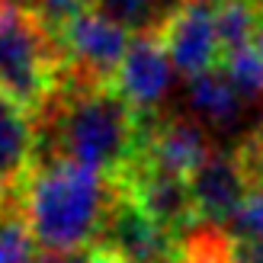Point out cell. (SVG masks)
Segmentation results:
<instances>
[{"label": "cell", "instance_id": "obj_1", "mask_svg": "<svg viewBox=\"0 0 263 263\" xmlns=\"http://www.w3.org/2000/svg\"><path fill=\"white\" fill-rule=\"evenodd\" d=\"M35 164L68 161L119 180L135 164L141 144V116L116 93L61 74L58 90L35 112Z\"/></svg>", "mask_w": 263, "mask_h": 263}, {"label": "cell", "instance_id": "obj_2", "mask_svg": "<svg viewBox=\"0 0 263 263\" xmlns=\"http://www.w3.org/2000/svg\"><path fill=\"white\" fill-rule=\"evenodd\" d=\"M20 196L35 244L45 254H77L97 247L119 180L68 161H45L32 167Z\"/></svg>", "mask_w": 263, "mask_h": 263}, {"label": "cell", "instance_id": "obj_3", "mask_svg": "<svg viewBox=\"0 0 263 263\" xmlns=\"http://www.w3.org/2000/svg\"><path fill=\"white\" fill-rule=\"evenodd\" d=\"M61 74L58 32L29 4L0 0V90L35 116L58 90Z\"/></svg>", "mask_w": 263, "mask_h": 263}, {"label": "cell", "instance_id": "obj_4", "mask_svg": "<svg viewBox=\"0 0 263 263\" xmlns=\"http://www.w3.org/2000/svg\"><path fill=\"white\" fill-rule=\"evenodd\" d=\"M61 55H64V77L97 87H112L116 71L128 51L132 32L106 16L100 7L74 16L58 29Z\"/></svg>", "mask_w": 263, "mask_h": 263}, {"label": "cell", "instance_id": "obj_5", "mask_svg": "<svg viewBox=\"0 0 263 263\" xmlns=\"http://www.w3.org/2000/svg\"><path fill=\"white\" fill-rule=\"evenodd\" d=\"M97 251L122 263H180L183 257L180 241L170 231H164L132 199L122 183H119V196H116L106 221H103Z\"/></svg>", "mask_w": 263, "mask_h": 263}, {"label": "cell", "instance_id": "obj_6", "mask_svg": "<svg viewBox=\"0 0 263 263\" xmlns=\"http://www.w3.org/2000/svg\"><path fill=\"white\" fill-rule=\"evenodd\" d=\"M212 138L190 116H148L141 119V144L135 164H144L161 174L190 180L209 157H212Z\"/></svg>", "mask_w": 263, "mask_h": 263}, {"label": "cell", "instance_id": "obj_7", "mask_svg": "<svg viewBox=\"0 0 263 263\" xmlns=\"http://www.w3.org/2000/svg\"><path fill=\"white\" fill-rule=\"evenodd\" d=\"M215 7L218 4H209V0H183L157 29L167 48V58L186 81L205 71H215L221 64Z\"/></svg>", "mask_w": 263, "mask_h": 263}, {"label": "cell", "instance_id": "obj_8", "mask_svg": "<svg viewBox=\"0 0 263 263\" xmlns=\"http://www.w3.org/2000/svg\"><path fill=\"white\" fill-rule=\"evenodd\" d=\"M174 61L167 58V48L157 32H135L128 42V51L116 71V93H119L141 119L157 116L161 103L174 87Z\"/></svg>", "mask_w": 263, "mask_h": 263}, {"label": "cell", "instance_id": "obj_9", "mask_svg": "<svg viewBox=\"0 0 263 263\" xmlns=\"http://www.w3.org/2000/svg\"><path fill=\"white\" fill-rule=\"evenodd\" d=\"M186 183H190V196H193L199 225L221 228V231L231 225V218L238 215V209L251 193L238 151H212V157Z\"/></svg>", "mask_w": 263, "mask_h": 263}, {"label": "cell", "instance_id": "obj_10", "mask_svg": "<svg viewBox=\"0 0 263 263\" xmlns=\"http://www.w3.org/2000/svg\"><path fill=\"white\" fill-rule=\"evenodd\" d=\"M39 154L35 116L0 90V196L26 186Z\"/></svg>", "mask_w": 263, "mask_h": 263}, {"label": "cell", "instance_id": "obj_11", "mask_svg": "<svg viewBox=\"0 0 263 263\" xmlns=\"http://www.w3.org/2000/svg\"><path fill=\"white\" fill-rule=\"evenodd\" d=\"M186 103L202 128H241L247 100L238 93V87L228 81V74L215 68L199 77L186 81Z\"/></svg>", "mask_w": 263, "mask_h": 263}, {"label": "cell", "instance_id": "obj_12", "mask_svg": "<svg viewBox=\"0 0 263 263\" xmlns=\"http://www.w3.org/2000/svg\"><path fill=\"white\" fill-rule=\"evenodd\" d=\"M20 193L0 196V263H39V244L29 231Z\"/></svg>", "mask_w": 263, "mask_h": 263}, {"label": "cell", "instance_id": "obj_13", "mask_svg": "<svg viewBox=\"0 0 263 263\" xmlns=\"http://www.w3.org/2000/svg\"><path fill=\"white\" fill-rule=\"evenodd\" d=\"M100 10L128 32H157L183 0H97Z\"/></svg>", "mask_w": 263, "mask_h": 263}, {"label": "cell", "instance_id": "obj_14", "mask_svg": "<svg viewBox=\"0 0 263 263\" xmlns=\"http://www.w3.org/2000/svg\"><path fill=\"white\" fill-rule=\"evenodd\" d=\"M221 64H225L221 71L244 100H263V45L251 42L238 51H228Z\"/></svg>", "mask_w": 263, "mask_h": 263}, {"label": "cell", "instance_id": "obj_15", "mask_svg": "<svg viewBox=\"0 0 263 263\" xmlns=\"http://www.w3.org/2000/svg\"><path fill=\"white\" fill-rule=\"evenodd\" d=\"M93 4L97 0H32V10L42 16L51 29H61L64 23H71L74 16H81V13H87V10H93Z\"/></svg>", "mask_w": 263, "mask_h": 263}, {"label": "cell", "instance_id": "obj_16", "mask_svg": "<svg viewBox=\"0 0 263 263\" xmlns=\"http://www.w3.org/2000/svg\"><path fill=\"white\" fill-rule=\"evenodd\" d=\"M39 263H93V251H77V254H45Z\"/></svg>", "mask_w": 263, "mask_h": 263}, {"label": "cell", "instance_id": "obj_17", "mask_svg": "<svg viewBox=\"0 0 263 263\" xmlns=\"http://www.w3.org/2000/svg\"><path fill=\"white\" fill-rule=\"evenodd\" d=\"M93 263H122V260H116V257H109V254H103V251L93 247Z\"/></svg>", "mask_w": 263, "mask_h": 263}, {"label": "cell", "instance_id": "obj_18", "mask_svg": "<svg viewBox=\"0 0 263 263\" xmlns=\"http://www.w3.org/2000/svg\"><path fill=\"white\" fill-rule=\"evenodd\" d=\"M251 4H254V7H260V10H263V0H251Z\"/></svg>", "mask_w": 263, "mask_h": 263}, {"label": "cell", "instance_id": "obj_19", "mask_svg": "<svg viewBox=\"0 0 263 263\" xmlns=\"http://www.w3.org/2000/svg\"><path fill=\"white\" fill-rule=\"evenodd\" d=\"M180 263H190V260H183V257H180Z\"/></svg>", "mask_w": 263, "mask_h": 263}, {"label": "cell", "instance_id": "obj_20", "mask_svg": "<svg viewBox=\"0 0 263 263\" xmlns=\"http://www.w3.org/2000/svg\"><path fill=\"white\" fill-rule=\"evenodd\" d=\"M16 4H20V0H16Z\"/></svg>", "mask_w": 263, "mask_h": 263}, {"label": "cell", "instance_id": "obj_21", "mask_svg": "<svg viewBox=\"0 0 263 263\" xmlns=\"http://www.w3.org/2000/svg\"><path fill=\"white\" fill-rule=\"evenodd\" d=\"M260 132H263V128H260Z\"/></svg>", "mask_w": 263, "mask_h": 263}]
</instances>
